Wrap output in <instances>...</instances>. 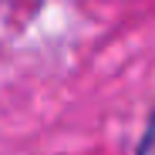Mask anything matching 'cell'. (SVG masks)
I'll return each mask as SVG.
<instances>
[{
    "label": "cell",
    "instance_id": "6da1fadb",
    "mask_svg": "<svg viewBox=\"0 0 155 155\" xmlns=\"http://www.w3.org/2000/svg\"><path fill=\"white\" fill-rule=\"evenodd\" d=\"M138 155H155V115H152V121H148V128H145V138H142V145H138Z\"/></svg>",
    "mask_w": 155,
    "mask_h": 155
}]
</instances>
